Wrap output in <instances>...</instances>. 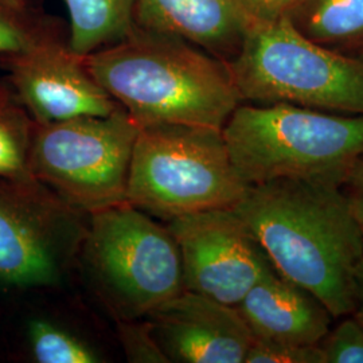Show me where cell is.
<instances>
[{
  "mask_svg": "<svg viewBox=\"0 0 363 363\" xmlns=\"http://www.w3.org/2000/svg\"><path fill=\"white\" fill-rule=\"evenodd\" d=\"M245 363H325L319 345H296L253 337Z\"/></svg>",
  "mask_w": 363,
  "mask_h": 363,
  "instance_id": "20",
  "label": "cell"
},
{
  "mask_svg": "<svg viewBox=\"0 0 363 363\" xmlns=\"http://www.w3.org/2000/svg\"><path fill=\"white\" fill-rule=\"evenodd\" d=\"M245 25L269 23L289 18L303 0H235Z\"/></svg>",
  "mask_w": 363,
  "mask_h": 363,
  "instance_id": "22",
  "label": "cell"
},
{
  "mask_svg": "<svg viewBox=\"0 0 363 363\" xmlns=\"http://www.w3.org/2000/svg\"><path fill=\"white\" fill-rule=\"evenodd\" d=\"M69 15L67 46L86 57L128 35L136 0H64Z\"/></svg>",
  "mask_w": 363,
  "mask_h": 363,
  "instance_id": "15",
  "label": "cell"
},
{
  "mask_svg": "<svg viewBox=\"0 0 363 363\" xmlns=\"http://www.w3.org/2000/svg\"><path fill=\"white\" fill-rule=\"evenodd\" d=\"M346 175L276 179L255 186L233 210L273 267L319 298L333 318L357 310L363 232L342 187Z\"/></svg>",
  "mask_w": 363,
  "mask_h": 363,
  "instance_id": "1",
  "label": "cell"
},
{
  "mask_svg": "<svg viewBox=\"0 0 363 363\" xmlns=\"http://www.w3.org/2000/svg\"><path fill=\"white\" fill-rule=\"evenodd\" d=\"M85 64L139 127L222 130L241 104L225 61L184 39L140 27L86 55Z\"/></svg>",
  "mask_w": 363,
  "mask_h": 363,
  "instance_id": "2",
  "label": "cell"
},
{
  "mask_svg": "<svg viewBox=\"0 0 363 363\" xmlns=\"http://www.w3.org/2000/svg\"><path fill=\"white\" fill-rule=\"evenodd\" d=\"M135 26L184 39L225 62L247 30L235 0H136Z\"/></svg>",
  "mask_w": 363,
  "mask_h": 363,
  "instance_id": "13",
  "label": "cell"
},
{
  "mask_svg": "<svg viewBox=\"0 0 363 363\" xmlns=\"http://www.w3.org/2000/svg\"><path fill=\"white\" fill-rule=\"evenodd\" d=\"M28 340L34 359L39 363H96L99 357L81 339L48 320H33Z\"/></svg>",
  "mask_w": 363,
  "mask_h": 363,
  "instance_id": "17",
  "label": "cell"
},
{
  "mask_svg": "<svg viewBox=\"0 0 363 363\" xmlns=\"http://www.w3.org/2000/svg\"><path fill=\"white\" fill-rule=\"evenodd\" d=\"M120 337L132 362H169L151 323H124L120 327Z\"/></svg>",
  "mask_w": 363,
  "mask_h": 363,
  "instance_id": "21",
  "label": "cell"
},
{
  "mask_svg": "<svg viewBox=\"0 0 363 363\" xmlns=\"http://www.w3.org/2000/svg\"><path fill=\"white\" fill-rule=\"evenodd\" d=\"M247 186L230 160L222 130L154 124L133 145L127 202L162 220L232 208Z\"/></svg>",
  "mask_w": 363,
  "mask_h": 363,
  "instance_id": "5",
  "label": "cell"
},
{
  "mask_svg": "<svg viewBox=\"0 0 363 363\" xmlns=\"http://www.w3.org/2000/svg\"><path fill=\"white\" fill-rule=\"evenodd\" d=\"M35 121L0 82V178L22 179L30 172V151Z\"/></svg>",
  "mask_w": 363,
  "mask_h": 363,
  "instance_id": "16",
  "label": "cell"
},
{
  "mask_svg": "<svg viewBox=\"0 0 363 363\" xmlns=\"http://www.w3.org/2000/svg\"><path fill=\"white\" fill-rule=\"evenodd\" d=\"M342 187L349 199L352 216L363 232V156L358 157L346 172Z\"/></svg>",
  "mask_w": 363,
  "mask_h": 363,
  "instance_id": "23",
  "label": "cell"
},
{
  "mask_svg": "<svg viewBox=\"0 0 363 363\" xmlns=\"http://www.w3.org/2000/svg\"><path fill=\"white\" fill-rule=\"evenodd\" d=\"M241 181L346 175L363 156V115L298 105H238L222 128Z\"/></svg>",
  "mask_w": 363,
  "mask_h": 363,
  "instance_id": "3",
  "label": "cell"
},
{
  "mask_svg": "<svg viewBox=\"0 0 363 363\" xmlns=\"http://www.w3.org/2000/svg\"><path fill=\"white\" fill-rule=\"evenodd\" d=\"M0 60L16 100L37 124L108 116L120 106L91 76L85 57L72 52L55 33Z\"/></svg>",
  "mask_w": 363,
  "mask_h": 363,
  "instance_id": "10",
  "label": "cell"
},
{
  "mask_svg": "<svg viewBox=\"0 0 363 363\" xmlns=\"http://www.w3.org/2000/svg\"><path fill=\"white\" fill-rule=\"evenodd\" d=\"M181 252L184 289L237 307L272 267L238 214L211 208L169 220Z\"/></svg>",
  "mask_w": 363,
  "mask_h": 363,
  "instance_id": "9",
  "label": "cell"
},
{
  "mask_svg": "<svg viewBox=\"0 0 363 363\" xmlns=\"http://www.w3.org/2000/svg\"><path fill=\"white\" fill-rule=\"evenodd\" d=\"M148 318L169 362L245 363L253 340L237 307L187 289Z\"/></svg>",
  "mask_w": 363,
  "mask_h": 363,
  "instance_id": "11",
  "label": "cell"
},
{
  "mask_svg": "<svg viewBox=\"0 0 363 363\" xmlns=\"http://www.w3.org/2000/svg\"><path fill=\"white\" fill-rule=\"evenodd\" d=\"M226 64L241 101L363 115V54L322 46L288 18L249 25Z\"/></svg>",
  "mask_w": 363,
  "mask_h": 363,
  "instance_id": "4",
  "label": "cell"
},
{
  "mask_svg": "<svg viewBox=\"0 0 363 363\" xmlns=\"http://www.w3.org/2000/svg\"><path fill=\"white\" fill-rule=\"evenodd\" d=\"M355 286H357V310L354 312L363 322V256L355 272Z\"/></svg>",
  "mask_w": 363,
  "mask_h": 363,
  "instance_id": "24",
  "label": "cell"
},
{
  "mask_svg": "<svg viewBox=\"0 0 363 363\" xmlns=\"http://www.w3.org/2000/svg\"><path fill=\"white\" fill-rule=\"evenodd\" d=\"M319 346L325 352V363H363V322L352 315L331 327Z\"/></svg>",
  "mask_w": 363,
  "mask_h": 363,
  "instance_id": "19",
  "label": "cell"
},
{
  "mask_svg": "<svg viewBox=\"0 0 363 363\" xmlns=\"http://www.w3.org/2000/svg\"><path fill=\"white\" fill-rule=\"evenodd\" d=\"M288 19L300 34L322 46L363 50V0H303Z\"/></svg>",
  "mask_w": 363,
  "mask_h": 363,
  "instance_id": "14",
  "label": "cell"
},
{
  "mask_svg": "<svg viewBox=\"0 0 363 363\" xmlns=\"http://www.w3.org/2000/svg\"><path fill=\"white\" fill-rule=\"evenodd\" d=\"M54 33L25 0H0V57L13 55Z\"/></svg>",
  "mask_w": 363,
  "mask_h": 363,
  "instance_id": "18",
  "label": "cell"
},
{
  "mask_svg": "<svg viewBox=\"0 0 363 363\" xmlns=\"http://www.w3.org/2000/svg\"><path fill=\"white\" fill-rule=\"evenodd\" d=\"M237 310L253 337L296 345H319L334 319L319 298L273 265L249 289Z\"/></svg>",
  "mask_w": 363,
  "mask_h": 363,
  "instance_id": "12",
  "label": "cell"
},
{
  "mask_svg": "<svg viewBox=\"0 0 363 363\" xmlns=\"http://www.w3.org/2000/svg\"><path fill=\"white\" fill-rule=\"evenodd\" d=\"M361 54H363V50H362V52H361Z\"/></svg>",
  "mask_w": 363,
  "mask_h": 363,
  "instance_id": "25",
  "label": "cell"
},
{
  "mask_svg": "<svg viewBox=\"0 0 363 363\" xmlns=\"http://www.w3.org/2000/svg\"><path fill=\"white\" fill-rule=\"evenodd\" d=\"M139 130L121 106L108 116L35 123L30 172L82 213L124 203Z\"/></svg>",
  "mask_w": 363,
  "mask_h": 363,
  "instance_id": "6",
  "label": "cell"
},
{
  "mask_svg": "<svg viewBox=\"0 0 363 363\" xmlns=\"http://www.w3.org/2000/svg\"><path fill=\"white\" fill-rule=\"evenodd\" d=\"M84 259L127 318L148 316L184 291L181 252L169 226L128 202L91 214Z\"/></svg>",
  "mask_w": 363,
  "mask_h": 363,
  "instance_id": "7",
  "label": "cell"
},
{
  "mask_svg": "<svg viewBox=\"0 0 363 363\" xmlns=\"http://www.w3.org/2000/svg\"><path fill=\"white\" fill-rule=\"evenodd\" d=\"M81 213L34 177L0 178V284H58L86 233Z\"/></svg>",
  "mask_w": 363,
  "mask_h": 363,
  "instance_id": "8",
  "label": "cell"
}]
</instances>
